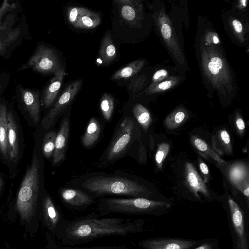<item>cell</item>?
<instances>
[{
  "mask_svg": "<svg viewBox=\"0 0 249 249\" xmlns=\"http://www.w3.org/2000/svg\"><path fill=\"white\" fill-rule=\"evenodd\" d=\"M69 184L95 197L119 195L145 198L150 193L139 181L123 172L86 174L71 181Z\"/></svg>",
  "mask_w": 249,
  "mask_h": 249,
  "instance_id": "obj_1",
  "label": "cell"
},
{
  "mask_svg": "<svg viewBox=\"0 0 249 249\" xmlns=\"http://www.w3.org/2000/svg\"><path fill=\"white\" fill-rule=\"evenodd\" d=\"M141 227L139 220L88 217L72 222L65 233L72 240H84L107 235H126L141 231Z\"/></svg>",
  "mask_w": 249,
  "mask_h": 249,
  "instance_id": "obj_2",
  "label": "cell"
},
{
  "mask_svg": "<svg viewBox=\"0 0 249 249\" xmlns=\"http://www.w3.org/2000/svg\"><path fill=\"white\" fill-rule=\"evenodd\" d=\"M40 184L39 160L34 154L18 190L16 208L22 221H29L36 211Z\"/></svg>",
  "mask_w": 249,
  "mask_h": 249,
  "instance_id": "obj_3",
  "label": "cell"
},
{
  "mask_svg": "<svg viewBox=\"0 0 249 249\" xmlns=\"http://www.w3.org/2000/svg\"><path fill=\"white\" fill-rule=\"evenodd\" d=\"M136 124L130 117L124 118L117 126L112 139L97 163L107 167L120 160L127 152L135 140Z\"/></svg>",
  "mask_w": 249,
  "mask_h": 249,
  "instance_id": "obj_4",
  "label": "cell"
},
{
  "mask_svg": "<svg viewBox=\"0 0 249 249\" xmlns=\"http://www.w3.org/2000/svg\"><path fill=\"white\" fill-rule=\"evenodd\" d=\"M170 204L164 201L150 200L143 197L113 198L102 197L98 204L103 213H142L155 209L169 207Z\"/></svg>",
  "mask_w": 249,
  "mask_h": 249,
  "instance_id": "obj_5",
  "label": "cell"
},
{
  "mask_svg": "<svg viewBox=\"0 0 249 249\" xmlns=\"http://www.w3.org/2000/svg\"><path fill=\"white\" fill-rule=\"evenodd\" d=\"M202 59L206 76L216 88L229 86L231 79L228 67L213 47L203 50Z\"/></svg>",
  "mask_w": 249,
  "mask_h": 249,
  "instance_id": "obj_6",
  "label": "cell"
},
{
  "mask_svg": "<svg viewBox=\"0 0 249 249\" xmlns=\"http://www.w3.org/2000/svg\"><path fill=\"white\" fill-rule=\"evenodd\" d=\"M31 68L42 73H53L62 69L58 56L54 50L41 45L34 54L20 70Z\"/></svg>",
  "mask_w": 249,
  "mask_h": 249,
  "instance_id": "obj_7",
  "label": "cell"
},
{
  "mask_svg": "<svg viewBox=\"0 0 249 249\" xmlns=\"http://www.w3.org/2000/svg\"><path fill=\"white\" fill-rule=\"evenodd\" d=\"M82 85V80L79 79L71 82L65 89L53 107L43 118L42 125L44 129H49L54 124L59 115L72 102Z\"/></svg>",
  "mask_w": 249,
  "mask_h": 249,
  "instance_id": "obj_8",
  "label": "cell"
},
{
  "mask_svg": "<svg viewBox=\"0 0 249 249\" xmlns=\"http://www.w3.org/2000/svg\"><path fill=\"white\" fill-rule=\"evenodd\" d=\"M157 24L161 36L169 50L180 63L184 62V57L180 47L178 38L173 31L170 19L163 11L158 14Z\"/></svg>",
  "mask_w": 249,
  "mask_h": 249,
  "instance_id": "obj_9",
  "label": "cell"
},
{
  "mask_svg": "<svg viewBox=\"0 0 249 249\" xmlns=\"http://www.w3.org/2000/svg\"><path fill=\"white\" fill-rule=\"evenodd\" d=\"M70 128V114L67 112L62 118L59 130L56 133L55 148L53 155V164L56 165L65 158Z\"/></svg>",
  "mask_w": 249,
  "mask_h": 249,
  "instance_id": "obj_10",
  "label": "cell"
},
{
  "mask_svg": "<svg viewBox=\"0 0 249 249\" xmlns=\"http://www.w3.org/2000/svg\"><path fill=\"white\" fill-rule=\"evenodd\" d=\"M228 204L231 221L236 235L237 249H249L243 213L238 205L232 199L229 198Z\"/></svg>",
  "mask_w": 249,
  "mask_h": 249,
  "instance_id": "obj_11",
  "label": "cell"
},
{
  "mask_svg": "<svg viewBox=\"0 0 249 249\" xmlns=\"http://www.w3.org/2000/svg\"><path fill=\"white\" fill-rule=\"evenodd\" d=\"M196 244L195 241L180 239H154L142 241L140 246L145 249H188Z\"/></svg>",
  "mask_w": 249,
  "mask_h": 249,
  "instance_id": "obj_12",
  "label": "cell"
},
{
  "mask_svg": "<svg viewBox=\"0 0 249 249\" xmlns=\"http://www.w3.org/2000/svg\"><path fill=\"white\" fill-rule=\"evenodd\" d=\"M184 177L187 187L195 196L199 197V192L205 196H209L207 186L192 163H186L184 167Z\"/></svg>",
  "mask_w": 249,
  "mask_h": 249,
  "instance_id": "obj_13",
  "label": "cell"
},
{
  "mask_svg": "<svg viewBox=\"0 0 249 249\" xmlns=\"http://www.w3.org/2000/svg\"><path fill=\"white\" fill-rule=\"evenodd\" d=\"M21 101L25 110L35 124L40 119V105L38 93L27 89H20Z\"/></svg>",
  "mask_w": 249,
  "mask_h": 249,
  "instance_id": "obj_14",
  "label": "cell"
},
{
  "mask_svg": "<svg viewBox=\"0 0 249 249\" xmlns=\"http://www.w3.org/2000/svg\"><path fill=\"white\" fill-rule=\"evenodd\" d=\"M60 194L66 203L73 207L89 206L93 201L90 195L77 188H63L61 189Z\"/></svg>",
  "mask_w": 249,
  "mask_h": 249,
  "instance_id": "obj_15",
  "label": "cell"
},
{
  "mask_svg": "<svg viewBox=\"0 0 249 249\" xmlns=\"http://www.w3.org/2000/svg\"><path fill=\"white\" fill-rule=\"evenodd\" d=\"M7 124L9 158L15 163L19 155L18 128L15 117L10 110L7 112Z\"/></svg>",
  "mask_w": 249,
  "mask_h": 249,
  "instance_id": "obj_16",
  "label": "cell"
},
{
  "mask_svg": "<svg viewBox=\"0 0 249 249\" xmlns=\"http://www.w3.org/2000/svg\"><path fill=\"white\" fill-rule=\"evenodd\" d=\"M65 75L64 69H60L54 74L46 87L43 96V105L46 107H51L57 97Z\"/></svg>",
  "mask_w": 249,
  "mask_h": 249,
  "instance_id": "obj_17",
  "label": "cell"
},
{
  "mask_svg": "<svg viewBox=\"0 0 249 249\" xmlns=\"http://www.w3.org/2000/svg\"><path fill=\"white\" fill-rule=\"evenodd\" d=\"M212 144L219 155H230L232 152L230 136L226 130H220L213 136Z\"/></svg>",
  "mask_w": 249,
  "mask_h": 249,
  "instance_id": "obj_18",
  "label": "cell"
},
{
  "mask_svg": "<svg viewBox=\"0 0 249 249\" xmlns=\"http://www.w3.org/2000/svg\"><path fill=\"white\" fill-rule=\"evenodd\" d=\"M7 112L5 105L0 104V152L5 159L9 158Z\"/></svg>",
  "mask_w": 249,
  "mask_h": 249,
  "instance_id": "obj_19",
  "label": "cell"
},
{
  "mask_svg": "<svg viewBox=\"0 0 249 249\" xmlns=\"http://www.w3.org/2000/svg\"><path fill=\"white\" fill-rule=\"evenodd\" d=\"M101 132V124L95 117L90 118L82 137V143L86 148L93 146L98 140Z\"/></svg>",
  "mask_w": 249,
  "mask_h": 249,
  "instance_id": "obj_20",
  "label": "cell"
},
{
  "mask_svg": "<svg viewBox=\"0 0 249 249\" xmlns=\"http://www.w3.org/2000/svg\"><path fill=\"white\" fill-rule=\"evenodd\" d=\"M99 57L104 65L109 64L116 58L117 50L109 34L104 36L99 50Z\"/></svg>",
  "mask_w": 249,
  "mask_h": 249,
  "instance_id": "obj_21",
  "label": "cell"
},
{
  "mask_svg": "<svg viewBox=\"0 0 249 249\" xmlns=\"http://www.w3.org/2000/svg\"><path fill=\"white\" fill-rule=\"evenodd\" d=\"M191 141L198 153L205 158L215 160L220 166H223L226 163V161L203 140L196 136H193Z\"/></svg>",
  "mask_w": 249,
  "mask_h": 249,
  "instance_id": "obj_22",
  "label": "cell"
},
{
  "mask_svg": "<svg viewBox=\"0 0 249 249\" xmlns=\"http://www.w3.org/2000/svg\"><path fill=\"white\" fill-rule=\"evenodd\" d=\"M44 218L48 227L53 229L57 225L60 214L51 197L46 195L43 200Z\"/></svg>",
  "mask_w": 249,
  "mask_h": 249,
  "instance_id": "obj_23",
  "label": "cell"
},
{
  "mask_svg": "<svg viewBox=\"0 0 249 249\" xmlns=\"http://www.w3.org/2000/svg\"><path fill=\"white\" fill-rule=\"evenodd\" d=\"M143 59L137 60L117 70L111 77L112 80L126 79L137 74L143 67Z\"/></svg>",
  "mask_w": 249,
  "mask_h": 249,
  "instance_id": "obj_24",
  "label": "cell"
},
{
  "mask_svg": "<svg viewBox=\"0 0 249 249\" xmlns=\"http://www.w3.org/2000/svg\"><path fill=\"white\" fill-rule=\"evenodd\" d=\"M133 113L142 129L147 130L152 122V118L148 109L142 104H136L133 107Z\"/></svg>",
  "mask_w": 249,
  "mask_h": 249,
  "instance_id": "obj_25",
  "label": "cell"
},
{
  "mask_svg": "<svg viewBox=\"0 0 249 249\" xmlns=\"http://www.w3.org/2000/svg\"><path fill=\"white\" fill-rule=\"evenodd\" d=\"M115 2L120 6V14L124 20L128 22H133L137 16V9L134 6L135 1L129 0H117Z\"/></svg>",
  "mask_w": 249,
  "mask_h": 249,
  "instance_id": "obj_26",
  "label": "cell"
},
{
  "mask_svg": "<svg viewBox=\"0 0 249 249\" xmlns=\"http://www.w3.org/2000/svg\"><path fill=\"white\" fill-rule=\"evenodd\" d=\"M180 78L177 76H171L156 84H151L144 91L146 94H152L167 90L176 85Z\"/></svg>",
  "mask_w": 249,
  "mask_h": 249,
  "instance_id": "obj_27",
  "label": "cell"
},
{
  "mask_svg": "<svg viewBox=\"0 0 249 249\" xmlns=\"http://www.w3.org/2000/svg\"><path fill=\"white\" fill-rule=\"evenodd\" d=\"M100 22L99 15L92 11L80 18L73 26L79 29H93L98 26Z\"/></svg>",
  "mask_w": 249,
  "mask_h": 249,
  "instance_id": "obj_28",
  "label": "cell"
},
{
  "mask_svg": "<svg viewBox=\"0 0 249 249\" xmlns=\"http://www.w3.org/2000/svg\"><path fill=\"white\" fill-rule=\"evenodd\" d=\"M114 108V99L108 93H104L100 101V108L102 116L107 121H109L112 118Z\"/></svg>",
  "mask_w": 249,
  "mask_h": 249,
  "instance_id": "obj_29",
  "label": "cell"
},
{
  "mask_svg": "<svg viewBox=\"0 0 249 249\" xmlns=\"http://www.w3.org/2000/svg\"><path fill=\"white\" fill-rule=\"evenodd\" d=\"M248 173L246 167L241 164L232 166L229 171V178L233 184L240 189L244 183H242L245 179Z\"/></svg>",
  "mask_w": 249,
  "mask_h": 249,
  "instance_id": "obj_30",
  "label": "cell"
},
{
  "mask_svg": "<svg viewBox=\"0 0 249 249\" xmlns=\"http://www.w3.org/2000/svg\"><path fill=\"white\" fill-rule=\"evenodd\" d=\"M56 133L54 131L48 132L44 136L42 144V151L47 159L51 158L55 148Z\"/></svg>",
  "mask_w": 249,
  "mask_h": 249,
  "instance_id": "obj_31",
  "label": "cell"
},
{
  "mask_svg": "<svg viewBox=\"0 0 249 249\" xmlns=\"http://www.w3.org/2000/svg\"><path fill=\"white\" fill-rule=\"evenodd\" d=\"M186 117V113L183 110L178 109L168 116L164 124L167 128L173 129L178 127Z\"/></svg>",
  "mask_w": 249,
  "mask_h": 249,
  "instance_id": "obj_32",
  "label": "cell"
},
{
  "mask_svg": "<svg viewBox=\"0 0 249 249\" xmlns=\"http://www.w3.org/2000/svg\"><path fill=\"white\" fill-rule=\"evenodd\" d=\"M92 11L82 7H71L67 10V17L71 24L73 26L82 16L89 14Z\"/></svg>",
  "mask_w": 249,
  "mask_h": 249,
  "instance_id": "obj_33",
  "label": "cell"
},
{
  "mask_svg": "<svg viewBox=\"0 0 249 249\" xmlns=\"http://www.w3.org/2000/svg\"><path fill=\"white\" fill-rule=\"evenodd\" d=\"M170 146L168 143L162 142L159 144L157 149L155 159L157 167L160 169L162 163L170 150Z\"/></svg>",
  "mask_w": 249,
  "mask_h": 249,
  "instance_id": "obj_34",
  "label": "cell"
},
{
  "mask_svg": "<svg viewBox=\"0 0 249 249\" xmlns=\"http://www.w3.org/2000/svg\"><path fill=\"white\" fill-rule=\"evenodd\" d=\"M146 77L144 75H140L134 79L129 84L128 89L134 97L137 96L143 89L146 82Z\"/></svg>",
  "mask_w": 249,
  "mask_h": 249,
  "instance_id": "obj_35",
  "label": "cell"
},
{
  "mask_svg": "<svg viewBox=\"0 0 249 249\" xmlns=\"http://www.w3.org/2000/svg\"><path fill=\"white\" fill-rule=\"evenodd\" d=\"M168 71L165 69H160L155 72L152 78L151 84H156L160 83L162 80H164L168 76Z\"/></svg>",
  "mask_w": 249,
  "mask_h": 249,
  "instance_id": "obj_36",
  "label": "cell"
},
{
  "mask_svg": "<svg viewBox=\"0 0 249 249\" xmlns=\"http://www.w3.org/2000/svg\"><path fill=\"white\" fill-rule=\"evenodd\" d=\"M15 7L14 4H9L7 0H4L2 3L0 8V23L3 15L5 12L10 9H14Z\"/></svg>",
  "mask_w": 249,
  "mask_h": 249,
  "instance_id": "obj_37",
  "label": "cell"
},
{
  "mask_svg": "<svg viewBox=\"0 0 249 249\" xmlns=\"http://www.w3.org/2000/svg\"><path fill=\"white\" fill-rule=\"evenodd\" d=\"M232 25L235 32L241 35L243 32V26L242 23L237 19H234L232 21Z\"/></svg>",
  "mask_w": 249,
  "mask_h": 249,
  "instance_id": "obj_38",
  "label": "cell"
},
{
  "mask_svg": "<svg viewBox=\"0 0 249 249\" xmlns=\"http://www.w3.org/2000/svg\"><path fill=\"white\" fill-rule=\"evenodd\" d=\"M235 124L237 128L240 132H243L245 128V124L244 120L241 117H238L235 121Z\"/></svg>",
  "mask_w": 249,
  "mask_h": 249,
  "instance_id": "obj_39",
  "label": "cell"
},
{
  "mask_svg": "<svg viewBox=\"0 0 249 249\" xmlns=\"http://www.w3.org/2000/svg\"><path fill=\"white\" fill-rule=\"evenodd\" d=\"M199 167L200 170L202 174L204 176H207L209 174V170L207 165L204 162L201 161L199 162Z\"/></svg>",
  "mask_w": 249,
  "mask_h": 249,
  "instance_id": "obj_40",
  "label": "cell"
},
{
  "mask_svg": "<svg viewBox=\"0 0 249 249\" xmlns=\"http://www.w3.org/2000/svg\"><path fill=\"white\" fill-rule=\"evenodd\" d=\"M195 249H213V246L209 243H205Z\"/></svg>",
  "mask_w": 249,
  "mask_h": 249,
  "instance_id": "obj_41",
  "label": "cell"
},
{
  "mask_svg": "<svg viewBox=\"0 0 249 249\" xmlns=\"http://www.w3.org/2000/svg\"><path fill=\"white\" fill-rule=\"evenodd\" d=\"M2 185H3V180L0 177V192L2 188Z\"/></svg>",
  "mask_w": 249,
  "mask_h": 249,
  "instance_id": "obj_42",
  "label": "cell"
},
{
  "mask_svg": "<svg viewBox=\"0 0 249 249\" xmlns=\"http://www.w3.org/2000/svg\"><path fill=\"white\" fill-rule=\"evenodd\" d=\"M69 249H102L98 248H70Z\"/></svg>",
  "mask_w": 249,
  "mask_h": 249,
  "instance_id": "obj_43",
  "label": "cell"
}]
</instances>
